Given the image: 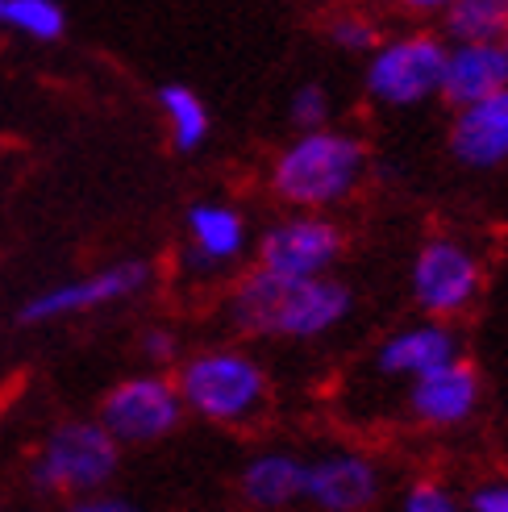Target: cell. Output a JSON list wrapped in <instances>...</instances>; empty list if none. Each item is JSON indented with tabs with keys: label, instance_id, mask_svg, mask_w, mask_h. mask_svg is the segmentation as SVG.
<instances>
[{
	"label": "cell",
	"instance_id": "6da1fadb",
	"mask_svg": "<svg viewBox=\"0 0 508 512\" xmlns=\"http://www.w3.org/2000/svg\"><path fill=\"white\" fill-rule=\"evenodd\" d=\"M354 292L329 275L313 279H279L254 263L225 300V317L246 338H284L317 342L350 317Z\"/></svg>",
	"mask_w": 508,
	"mask_h": 512
},
{
	"label": "cell",
	"instance_id": "7a4b0ae2",
	"mask_svg": "<svg viewBox=\"0 0 508 512\" xmlns=\"http://www.w3.org/2000/svg\"><path fill=\"white\" fill-rule=\"evenodd\" d=\"M367 175V146L359 134L338 130V125H317V130H296L288 146H279L271 159L267 188L288 209H321L350 200Z\"/></svg>",
	"mask_w": 508,
	"mask_h": 512
},
{
	"label": "cell",
	"instance_id": "3957f363",
	"mask_svg": "<svg viewBox=\"0 0 508 512\" xmlns=\"http://www.w3.org/2000/svg\"><path fill=\"white\" fill-rule=\"evenodd\" d=\"M175 388L192 417L213 425H246L267 404V371L254 354L234 346H213L184 358Z\"/></svg>",
	"mask_w": 508,
	"mask_h": 512
},
{
	"label": "cell",
	"instance_id": "277c9868",
	"mask_svg": "<svg viewBox=\"0 0 508 512\" xmlns=\"http://www.w3.org/2000/svg\"><path fill=\"white\" fill-rule=\"evenodd\" d=\"M121 442L96 421H63L46 433L42 450L30 463V483L42 496H88L109 488L121 467Z\"/></svg>",
	"mask_w": 508,
	"mask_h": 512
},
{
	"label": "cell",
	"instance_id": "5b68a950",
	"mask_svg": "<svg viewBox=\"0 0 508 512\" xmlns=\"http://www.w3.org/2000/svg\"><path fill=\"white\" fill-rule=\"evenodd\" d=\"M442 63H446L442 34L409 30L396 38H379L363 63V92L371 105L392 113L421 109L442 92Z\"/></svg>",
	"mask_w": 508,
	"mask_h": 512
},
{
	"label": "cell",
	"instance_id": "8992f818",
	"mask_svg": "<svg viewBox=\"0 0 508 512\" xmlns=\"http://www.w3.org/2000/svg\"><path fill=\"white\" fill-rule=\"evenodd\" d=\"M346 254L342 225L321 209H288L275 217L259 242H254V263L279 279H313L329 275Z\"/></svg>",
	"mask_w": 508,
	"mask_h": 512
},
{
	"label": "cell",
	"instance_id": "52a82bcc",
	"mask_svg": "<svg viewBox=\"0 0 508 512\" xmlns=\"http://www.w3.org/2000/svg\"><path fill=\"white\" fill-rule=\"evenodd\" d=\"M484 292V263L454 234H438L421 242L409 267V296L421 317L454 321L463 317Z\"/></svg>",
	"mask_w": 508,
	"mask_h": 512
},
{
	"label": "cell",
	"instance_id": "ba28073f",
	"mask_svg": "<svg viewBox=\"0 0 508 512\" xmlns=\"http://www.w3.org/2000/svg\"><path fill=\"white\" fill-rule=\"evenodd\" d=\"M184 400L175 379L167 375H130L113 383L100 400V425H105L121 446H155L163 438H171L184 421Z\"/></svg>",
	"mask_w": 508,
	"mask_h": 512
},
{
	"label": "cell",
	"instance_id": "9c48e42d",
	"mask_svg": "<svg viewBox=\"0 0 508 512\" xmlns=\"http://www.w3.org/2000/svg\"><path fill=\"white\" fill-rule=\"evenodd\" d=\"M150 279H155V267L142 263V259H125V263H113V267H100L84 279H67V284H55V288L30 296L21 304L17 321L21 325H50V321H63V317L109 309V304L138 296Z\"/></svg>",
	"mask_w": 508,
	"mask_h": 512
},
{
	"label": "cell",
	"instance_id": "30bf717a",
	"mask_svg": "<svg viewBox=\"0 0 508 512\" xmlns=\"http://www.w3.org/2000/svg\"><path fill=\"white\" fill-rule=\"evenodd\" d=\"M384 496V475L367 454L329 450L304 463V504L321 512H367Z\"/></svg>",
	"mask_w": 508,
	"mask_h": 512
},
{
	"label": "cell",
	"instance_id": "8fae6325",
	"mask_svg": "<svg viewBox=\"0 0 508 512\" xmlns=\"http://www.w3.org/2000/svg\"><path fill=\"white\" fill-rule=\"evenodd\" d=\"M479 392H484L479 371L459 354V358H450V363L409 379V413H413V421H421L429 429H454L475 417Z\"/></svg>",
	"mask_w": 508,
	"mask_h": 512
},
{
	"label": "cell",
	"instance_id": "7c38bea8",
	"mask_svg": "<svg viewBox=\"0 0 508 512\" xmlns=\"http://www.w3.org/2000/svg\"><path fill=\"white\" fill-rule=\"evenodd\" d=\"M463 354V342H459V329L442 317H421L413 325H400L392 334L379 342L375 350V371L384 379H400L409 383L425 371H434L450 358Z\"/></svg>",
	"mask_w": 508,
	"mask_h": 512
},
{
	"label": "cell",
	"instance_id": "4fadbf2b",
	"mask_svg": "<svg viewBox=\"0 0 508 512\" xmlns=\"http://www.w3.org/2000/svg\"><path fill=\"white\" fill-rule=\"evenodd\" d=\"M450 159L471 171H496L508 163V88L471 100L450 117Z\"/></svg>",
	"mask_w": 508,
	"mask_h": 512
},
{
	"label": "cell",
	"instance_id": "5bb4252c",
	"mask_svg": "<svg viewBox=\"0 0 508 512\" xmlns=\"http://www.w3.org/2000/svg\"><path fill=\"white\" fill-rule=\"evenodd\" d=\"M184 229H188V263L200 271L234 267L250 250V225L225 200H196L184 217Z\"/></svg>",
	"mask_w": 508,
	"mask_h": 512
},
{
	"label": "cell",
	"instance_id": "9a60e30c",
	"mask_svg": "<svg viewBox=\"0 0 508 512\" xmlns=\"http://www.w3.org/2000/svg\"><path fill=\"white\" fill-rule=\"evenodd\" d=\"M500 88H508V55L500 42H446L438 100H446L450 109H463Z\"/></svg>",
	"mask_w": 508,
	"mask_h": 512
},
{
	"label": "cell",
	"instance_id": "2e32d148",
	"mask_svg": "<svg viewBox=\"0 0 508 512\" xmlns=\"http://www.w3.org/2000/svg\"><path fill=\"white\" fill-rule=\"evenodd\" d=\"M304 463L309 458L288 454V450H263L254 454L238 475V492L250 508L279 512L304 500Z\"/></svg>",
	"mask_w": 508,
	"mask_h": 512
},
{
	"label": "cell",
	"instance_id": "e0dca14e",
	"mask_svg": "<svg viewBox=\"0 0 508 512\" xmlns=\"http://www.w3.org/2000/svg\"><path fill=\"white\" fill-rule=\"evenodd\" d=\"M159 109H163V121H167L171 146L180 150V155H192V150H200L209 142V130H213L209 105L188 84H163L159 88Z\"/></svg>",
	"mask_w": 508,
	"mask_h": 512
},
{
	"label": "cell",
	"instance_id": "ac0fdd59",
	"mask_svg": "<svg viewBox=\"0 0 508 512\" xmlns=\"http://www.w3.org/2000/svg\"><path fill=\"white\" fill-rule=\"evenodd\" d=\"M438 25L446 42H504L508 0H450Z\"/></svg>",
	"mask_w": 508,
	"mask_h": 512
},
{
	"label": "cell",
	"instance_id": "d6986e66",
	"mask_svg": "<svg viewBox=\"0 0 508 512\" xmlns=\"http://www.w3.org/2000/svg\"><path fill=\"white\" fill-rule=\"evenodd\" d=\"M30 42H59L67 30V13L59 0H5V21Z\"/></svg>",
	"mask_w": 508,
	"mask_h": 512
},
{
	"label": "cell",
	"instance_id": "ffe728a7",
	"mask_svg": "<svg viewBox=\"0 0 508 512\" xmlns=\"http://www.w3.org/2000/svg\"><path fill=\"white\" fill-rule=\"evenodd\" d=\"M325 38H329V46L346 50V55H367V50L379 42V25H375L371 17H363V13L346 9V13H338V17H329Z\"/></svg>",
	"mask_w": 508,
	"mask_h": 512
},
{
	"label": "cell",
	"instance_id": "44dd1931",
	"mask_svg": "<svg viewBox=\"0 0 508 512\" xmlns=\"http://www.w3.org/2000/svg\"><path fill=\"white\" fill-rule=\"evenodd\" d=\"M329 113H334V96H329L325 84H300L288 100L292 130H317V125H329Z\"/></svg>",
	"mask_w": 508,
	"mask_h": 512
},
{
	"label": "cell",
	"instance_id": "7402d4cb",
	"mask_svg": "<svg viewBox=\"0 0 508 512\" xmlns=\"http://www.w3.org/2000/svg\"><path fill=\"white\" fill-rule=\"evenodd\" d=\"M400 508L404 512H459L463 500L454 496L446 483H438V479H417L413 488H404Z\"/></svg>",
	"mask_w": 508,
	"mask_h": 512
},
{
	"label": "cell",
	"instance_id": "603a6c76",
	"mask_svg": "<svg viewBox=\"0 0 508 512\" xmlns=\"http://www.w3.org/2000/svg\"><path fill=\"white\" fill-rule=\"evenodd\" d=\"M471 512H508V479H488L463 500Z\"/></svg>",
	"mask_w": 508,
	"mask_h": 512
},
{
	"label": "cell",
	"instance_id": "cb8c5ba5",
	"mask_svg": "<svg viewBox=\"0 0 508 512\" xmlns=\"http://www.w3.org/2000/svg\"><path fill=\"white\" fill-rule=\"evenodd\" d=\"M142 354H146V363L171 367L175 358H180V338H175L171 329H150V334L142 338Z\"/></svg>",
	"mask_w": 508,
	"mask_h": 512
},
{
	"label": "cell",
	"instance_id": "d4e9b609",
	"mask_svg": "<svg viewBox=\"0 0 508 512\" xmlns=\"http://www.w3.org/2000/svg\"><path fill=\"white\" fill-rule=\"evenodd\" d=\"M71 508L75 512H130L134 504L125 500V496H113V492L100 488V492H88V496H75Z\"/></svg>",
	"mask_w": 508,
	"mask_h": 512
},
{
	"label": "cell",
	"instance_id": "484cf974",
	"mask_svg": "<svg viewBox=\"0 0 508 512\" xmlns=\"http://www.w3.org/2000/svg\"><path fill=\"white\" fill-rule=\"evenodd\" d=\"M396 5L404 9V13H413V17H438L450 0H396Z\"/></svg>",
	"mask_w": 508,
	"mask_h": 512
},
{
	"label": "cell",
	"instance_id": "4316f807",
	"mask_svg": "<svg viewBox=\"0 0 508 512\" xmlns=\"http://www.w3.org/2000/svg\"><path fill=\"white\" fill-rule=\"evenodd\" d=\"M0 21H5V0H0Z\"/></svg>",
	"mask_w": 508,
	"mask_h": 512
},
{
	"label": "cell",
	"instance_id": "83f0119b",
	"mask_svg": "<svg viewBox=\"0 0 508 512\" xmlns=\"http://www.w3.org/2000/svg\"><path fill=\"white\" fill-rule=\"evenodd\" d=\"M500 46H504V55H508V34H504V42H500Z\"/></svg>",
	"mask_w": 508,
	"mask_h": 512
}]
</instances>
